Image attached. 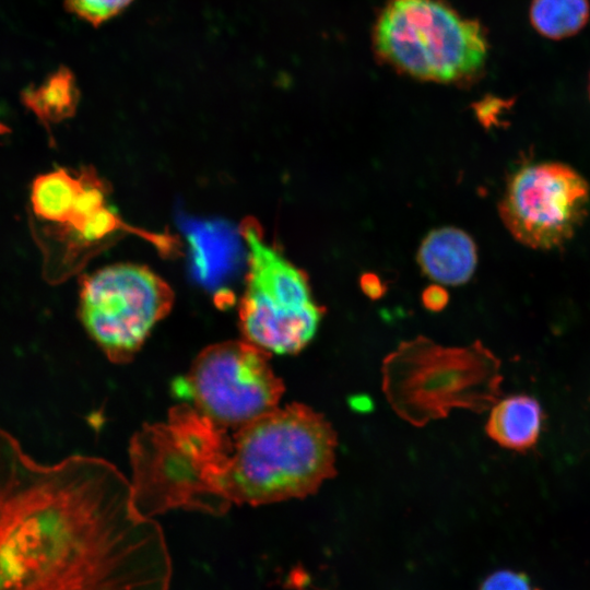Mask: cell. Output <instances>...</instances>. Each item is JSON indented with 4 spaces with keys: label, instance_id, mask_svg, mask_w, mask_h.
<instances>
[{
    "label": "cell",
    "instance_id": "1",
    "mask_svg": "<svg viewBox=\"0 0 590 590\" xmlns=\"http://www.w3.org/2000/svg\"><path fill=\"white\" fill-rule=\"evenodd\" d=\"M161 526L111 463L28 457L0 428V590H169Z\"/></svg>",
    "mask_w": 590,
    "mask_h": 590
},
{
    "label": "cell",
    "instance_id": "2",
    "mask_svg": "<svg viewBox=\"0 0 590 590\" xmlns=\"http://www.w3.org/2000/svg\"><path fill=\"white\" fill-rule=\"evenodd\" d=\"M335 447L330 423L300 403L236 427L181 403L132 437L133 499L153 518L174 509L220 516L234 505L303 498L335 474Z\"/></svg>",
    "mask_w": 590,
    "mask_h": 590
},
{
    "label": "cell",
    "instance_id": "3",
    "mask_svg": "<svg viewBox=\"0 0 590 590\" xmlns=\"http://www.w3.org/2000/svg\"><path fill=\"white\" fill-rule=\"evenodd\" d=\"M499 370V359L480 342L445 347L418 337L386 357L382 390L400 417L423 426L456 408H493L500 396Z\"/></svg>",
    "mask_w": 590,
    "mask_h": 590
},
{
    "label": "cell",
    "instance_id": "4",
    "mask_svg": "<svg viewBox=\"0 0 590 590\" xmlns=\"http://www.w3.org/2000/svg\"><path fill=\"white\" fill-rule=\"evenodd\" d=\"M485 27L442 0H389L373 28L377 58L421 81L467 86L484 73Z\"/></svg>",
    "mask_w": 590,
    "mask_h": 590
},
{
    "label": "cell",
    "instance_id": "5",
    "mask_svg": "<svg viewBox=\"0 0 590 590\" xmlns=\"http://www.w3.org/2000/svg\"><path fill=\"white\" fill-rule=\"evenodd\" d=\"M240 233L248 267L238 311L243 337L269 353L294 354L314 338L324 309L306 273L264 239L258 222L246 219Z\"/></svg>",
    "mask_w": 590,
    "mask_h": 590
},
{
    "label": "cell",
    "instance_id": "6",
    "mask_svg": "<svg viewBox=\"0 0 590 590\" xmlns=\"http://www.w3.org/2000/svg\"><path fill=\"white\" fill-rule=\"evenodd\" d=\"M174 300L169 284L148 267L114 263L83 278L79 314L107 358L123 364L169 314Z\"/></svg>",
    "mask_w": 590,
    "mask_h": 590
},
{
    "label": "cell",
    "instance_id": "7",
    "mask_svg": "<svg viewBox=\"0 0 590 590\" xmlns=\"http://www.w3.org/2000/svg\"><path fill=\"white\" fill-rule=\"evenodd\" d=\"M269 357L245 339L209 345L174 382V390L211 421L240 426L275 410L284 392Z\"/></svg>",
    "mask_w": 590,
    "mask_h": 590
},
{
    "label": "cell",
    "instance_id": "8",
    "mask_svg": "<svg viewBox=\"0 0 590 590\" xmlns=\"http://www.w3.org/2000/svg\"><path fill=\"white\" fill-rule=\"evenodd\" d=\"M590 190L573 167L543 162L518 169L509 179L498 211L522 245L550 250L565 245L588 214Z\"/></svg>",
    "mask_w": 590,
    "mask_h": 590
},
{
    "label": "cell",
    "instance_id": "9",
    "mask_svg": "<svg viewBox=\"0 0 590 590\" xmlns=\"http://www.w3.org/2000/svg\"><path fill=\"white\" fill-rule=\"evenodd\" d=\"M422 271L445 285H461L475 271L477 251L473 239L463 231L442 227L426 235L417 251Z\"/></svg>",
    "mask_w": 590,
    "mask_h": 590
},
{
    "label": "cell",
    "instance_id": "10",
    "mask_svg": "<svg viewBox=\"0 0 590 590\" xmlns=\"http://www.w3.org/2000/svg\"><path fill=\"white\" fill-rule=\"evenodd\" d=\"M542 423L540 403L530 396L515 394L493 405L486 432L505 448L527 451L538 442Z\"/></svg>",
    "mask_w": 590,
    "mask_h": 590
},
{
    "label": "cell",
    "instance_id": "11",
    "mask_svg": "<svg viewBox=\"0 0 590 590\" xmlns=\"http://www.w3.org/2000/svg\"><path fill=\"white\" fill-rule=\"evenodd\" d=\"M83 186L82 169L79 173L58 168L38 176L32 185V205L35 214L60 226L66 225Z\"/></svg>",
    "mask_w": 590,
    "mask_h": 590
},
{
    "label": "cell",
    "instance_id": "12",
    "mask_svg": "<svg viewBox=\"0 0 590 590\" xmlns=\"http://www.w3.org/2000/svg\"><path fill=\"white\" fill-rule=\"evenodd\" d=\"M22 99L43 123L49 125L73 116L79 91L73 74L61 68L39 86L26 88Z\"/></svg>",
    "mask_w": 590,
    "mask_h": 590
},
{
    "label": "cell",
    "instance_id": "13",
    "mask_svg": "<svg viewBox=\"0 0 590 590\" xmlns=\"http://www.w3.org/2000/svg\"><path fill=\"white\" fill-rule=\"evenodd\" d=\"M529 19L541 36L553 40L578 34L589 22V0H531Z\"/></svg>",
    "mask_w": 590,
    "mask_h": 590
},
{
    "label": "cell",
    "instance_id": "14",
    "mask_svg": "<svg viewBox=\"0 0 590 590\" xmlns=\"http://www.w3.org/2000/svg\"><path fill=\"white\" fill-rule=\"evenodd\" d=\"M133 0H64L66 7L76 16L94 26L121 13Z\"/></svg>",
    "mask_w": 590,
    "mask_h": 590
},
{
    "label": "cell",
    "instance_id": "15",
    "mask_svg": "<svg viewBox=\"0 0 590 590\" xmlns=\"http://www.w3.org/2000/svg\"><path fill=\"white\" fill-rule=\"evenodd\" d=\"M479 590H532V588L526 575L506 569L489 575Z\"/></svg>",
    "mask_w": 590,
    "mask_h": 590
},
{
    "label": "cell",
    "instance_id": "16",
    "mask_svg": "<svg viewBox=\"0 0 590 590\" xmlns=\"http://www.w3.org/2000/svg\"><path fill=\"white\" fill-rule=\"evenodd\" d=\"M512 104L510 99L505 101L496 96H486L475 104V113L479 119L486 126L496 122L498 116Z\"/></svg>",
    "mask_w": 590,
    "mask_h": 590
},
{
    "label": "cell",
    "instance_id": "17",
    "mask_svg": "<svg viewBox=\"0 0 590 590\" xmlns=\"http://www.w3.org/2000/svg\"><path fill=\"white\" fill-rule=\"evenodd\" d=\"M447 291L439 285H430L423 292V304L429 310H441L448 303Z\"/></svg>",
    "mask_w": 590,
    "mask_h": 590
},
{
    "label": "cell",
    "instance_id": "18",
    "mask_svg": "<svg viewBox=\"0 0 590 590\" xmlns=\"http://www.w3.org/2000/svg\"><path fill=\"white\" fill-rule=\"evenodd\" d=\"M361 285L363 291L370 297H379L385 291L380 279L373 273L364 274L361 280Z\"/></svg>",
    "mask_w": 590,
    "mask_h": 590
},
{
    "label": "cell",
    "instance_id": "19",
    "mask_svg": "<svg viewBox=\"0 0 590 590\" xmlns=\"http://www.w3.org/2000/svg\"><path fill=\"white\" fill-rule=\"evenodd\" d=\"M7 131H8V129L4 126L0 125V134L4 133Z\"/></svg>",
    "mask_w": 590,
    "mask_h": 590
},
{
    "label": "cell",
    "instance_id": "20",
    "mask_svg": "<svg viewBox=\"0 0 590 590\" xmlns=\"http://www.w3.org/2000/svg\"><path fill=\"white\" fill-rule=\"evenodd\" d=\"M588 93H589V98H590V73H589Z\"/></svg>",
    "mask_w": 590,
    "mask_h": 590
}]
</instances>
